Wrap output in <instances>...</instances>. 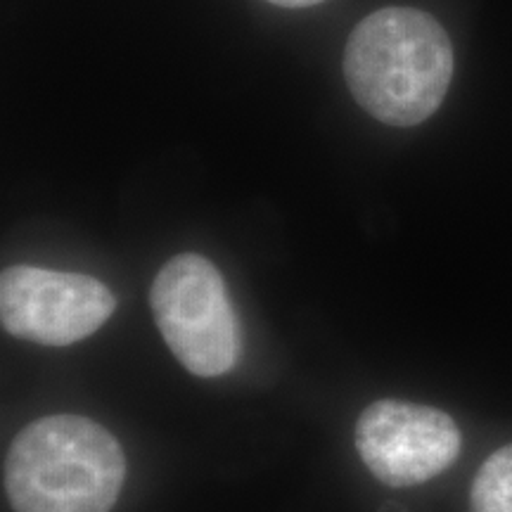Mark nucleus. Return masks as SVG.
I'll use <instances>...</instances> for the list:
<instances>
[{
    "instance_id": "obj_1",
    "label": "nucleus",
    "mask_w": 512,
    "mask_h": 512,
    "mask_svg": "<svg viewBox=\"0 0 512 512\" xmlns=\"http://www.w3.org/2000/svg\"><path fill=\"white\" fill-rule=\"evenodd\" d=\"M344 76L358 105L389 126H418L446 98L453 48L427 12L384 8L351 31Z\"/></svg>"
},
{
    "instance_id": "obj_2",
    "label": "nucleus",
    "mask_w": 512,
    "mask_h": 512,
    "mask_svg": "<svg viewBox=\"0 0 512 512\" xmlns=\"http://www.w3.org/2000/svg\"><path fill=\"white\" fill-rule=\"evenodd\" d=\"M124 482L117 437L83 415L34 420L5 456V491L15 512H110Z\"/></svg>"
},
{
    "instance_id": "obj_3",
    "label": "nucleus",
    "mask_w": 512,
    "mask_h": 512,
    "mask_svg": "<svg viewBox=\"0 0 512 512\" xmlns=\"http://www.w3.org/2000/svg\"><path fill=\"white\" fill-rule=\"evenodd\" d=\"M150 306L166 347L197 377L230 373L240 356L238 316L219 268L200 254H178L159 268Z\"/></svg>"
},
{
    "instance_id": "obj_4",
    "label": "nucleus",
    "mask_w": 512,
    "mask_h": 512,
    "mask_svg": "<svg viewBox=\"0 0 512 512\" xmlns=\"http://www.w3.org/2000/svg\"><path fill=\"white\" fill-rule=\"evenodd\" d=\"M117 297L98 278L10 266L0 275V318L12 337L67 347L91 337L110 320Z\"/></svg>"
},
{
    "instance_id": "obj_5",
    "label": "nucleus",
    "mask_w": 512,
    "mask_h": 512,
    "mask_svg": "<svg viewBox=\"0 0 512 512\" xmlns=\"http://www.w3.org/2000/svg\"><path fill=\"white\" fill-rule=\"evenodd\" d=\"M354 444L370 475L382 484L430 482L456 463L463 437L451 415L411 401L370 403L356 422Z\"/></svg>"
},
{
    "instance_id": "obj_6",
    "label": "nucleus",
    "mask_w": 512,
    "mask_h": 512,
    "mask_svg": "<svg viewBox=\"0 0 512 512\" xmlns=\"http://www.w3.org/2000/svg\"><path fill=\"white\" fill-rule=\"evenodd\" d=\"M470 512H512V444L479 467L470 489Z\"/></svg>"
},
{
    "instance_id": "obj_7",
    "label": "nucleus",
    "mask_w": 512,
    "mask_h": 512,
    "mask_svg": "<svg viewBox=\"0 0 512 512\" xmlns=\"http://www.w3.org/2000/svg\"><path fill=\"white\" fill-rule=\"evenodd\" d=\"M268 3L280 5V8H311V5L323 3V0H268Z\"/></svg>"
}]
</instances>
